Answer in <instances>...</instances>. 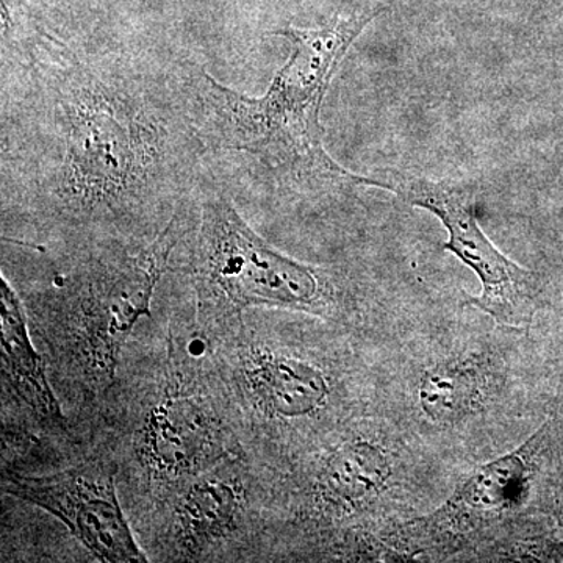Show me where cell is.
Returning <instances> with one entry per match:
<instances>
[{
	"label": "cell",
	"instance_id": "obj_2",
	"mask_svg": "<svg viewBox=\"0 0 563 563\" xmlns=\"http://www.w3.org/2000/svg\"><path fill=\"white\" fill-rule=\"evenodd\" d=\"M195 282L206 313L222 317L261 306L320 313L329 296L317 269L269 246L225 198L203 206Z\"/></svg>",
	"mask_w": 563,
	"mask_h": 563
},
{
	"label": "cell",
	"instance_id": "obj_12",
	"mask_svg": "<svg viewBox=\"0 0 563 563\" xmlns=\"http://www.w3.org/2000/svg\"><path fill=\"white\" fill-rule=\"evenodd\" d=\"M390 474L380 448L372 443L343 444L324 463L320 483L333 501L355 504L384 487Z\"/></svg>",
	"mask_w": 563,
	"mask_h": 563
},
{
	"label": "cell",
	"instance_id": "obj_8",
	"mask_svg": "<svg viewBox=\"0 0 563 563\" xmlns=\"http://www.w3.org/2000/svg\"><path fill=\"white\" fill-rule=\"evenodd\" d=\"M235 380L244 401L273 420L309 417L331 393L324 373L312 363L262 344L239 352Z\"/></svg>",
	"mask_w": 563,
	"mask_h": 563
},
{
	"label": "cell",
	"instance_id": "obj_1",
	"mask_svg": "<svg viewBox=\"0 0 563 563\" xmlns=\"http://www.w3.org/2000/svg\"><path fill=\"white\" fill-rule=\"evenodd\" d=\"M383 9L350 11L344 0L321 29L285 27L291 55L261 98L239 95L203 74L202 101L222 146L250 152L273 168L291 174H325L377 187L332 161L320 124L322 101L344 55Z\"/></svg>",
	"mask_w": 563,
	"mask_h": 563
},
{
	"label": "cell",
	"instance_id": "obj_6",
	"mask_svg": "<svg viewBox=\"0 0 563 563\" xmlns=\"http://www.w3.org/2000/svg\"><path fill=\"white\" fill-rule=\"evenodd\" d=\"M220 424L201 399L174 388L147 410L136 432L141 465L161 483L198 477L221 455Z\"/></svg>",
	"mask_w": 563,
	"mask_h": 563
},
{
	"label": "cell",
	"instance_id": "obj_11",
	"mask_svg": "<svg viewBox=\"0 0 563 563\" xmlns=\"http://www.w3.org/2000/svg\"><path fill=\"white\" fill-rule=\"evenodd\" d=\"M544 431L547 426L514 453L474 470L455 493L453 503L472 510H496L512 504L523 490L532 457L540 450Z\"/></svg>",
	"mask_w": 563,
	"mask_h": 563
},
{
	"label": "cell",
	"instance_id": "obj_13",
	"mask_svg": "<svg viewBox=\"0 0 563 563\" xmlns=\"http://www.w3.org/2000/svg\"><path fill=\"white\" fill-rule=\"evenodd\" d=\"M420 402L433 420H455L472 406V380L453 369H437L422 379Z\"/></svg>",
	"mask_w": 563,
	"mask_h": 563
},
{
	"label": "cell",
	"instance_id": "obj_4",
	"mask_svg": "<svg viewBox=\"0 0 563 563\" xmlns=\"http://www.w3.org/2000/svg\"><path fill=\"white\" fill-rule=\"evenodd\" d=\"M376 181L377 188L431 211L443 222L450 233L444 250L457 255L483 284V292L470 303L506 325L521 328L529 321L533 274L507 258L487 239L477 222L472 190L453 181H431L396 172H385Z\"/></svg>",
	"mask_w": 563,
	"mask_h": 563
},
{
	"label": "cell",
	"instance_id": "obj_3",
	"mask_svg": "<svg viewBox=\"0 0 563 563\" xmlns=\"http://www.w3.org/2000/svg\"><path fill=\"white\" fill-rule=\"evenodd\" d=\"M174 243L172 224L140 254L91 274L74 301L69 343L85 376L98 387L113 380L122 347L141 318L150 317Z\"/></svg>",
	"mask_w": 563,
	"mask_h": 563
},
{
	"label": "cell",
	"instance_id": "obj_7",
	"mask_svg": "<svg viewBox=\"0 0 563 563\" xmlns=\"http://www.w3.org/2000/svg\"><path fill=\"white\" fill-rule=\"evenodd\" d=\"M101 103L92 98L77 102L69 136L70 172L77 179L74 192L79 198L84 192L92 201L109 199L131 187L140 161L131 128Z\"/></svg>",
	"mask_w": 563,
	"mask_h": 563
},
{
	"label": "cell",
	"instance_id": "obj_9",
	"mask_svg": "<svg viewBox=\"0 0 563 563\" xmlns=\"http://www.w3.org/2000/svg\"><path fill=\"white\" fill-rule=\"evenodd\" d=\"M244 507V490L232 474H199L185 488L174 510V536L181 550L202 553L231 536Z\"/></svg>",
	"mask_w": 563,
	"mask_h": 563
},
{
	"label": "cell",
	"instance_id": "obj_5",
	"mask_svg": "<svg viewBox=\"0 0 563 563\" xmlns=\"http://www.w3.org/2000/svg\"><path fill=\"white\" fill-rule=\"evenodd\" d=\"M3 490L60 520L99 561L146 562L133 539L106 463L87 462L51 476L7 477Z\"/></svg>",
	"mask_w": 563,
	"mask_h": 563
},
{
	"label": "cell",
	"instance_id": "obj_10",
	"mask_svg": "<svg viewBox=\"0 0 563 563\" xmlns=\"http://www.w3.org/2000/svg\"><path fill=\"white\" fill-rule=\"evenodd\" d=\"M0 335L7 377L22 399L41 417L58 420L60 406L55 399L43 361L29 336L27 321L20 299L5 277L0 282Z\"/></svg>",
	"mask_w": 563,
	"mask_h": 563
}]
</instances>
